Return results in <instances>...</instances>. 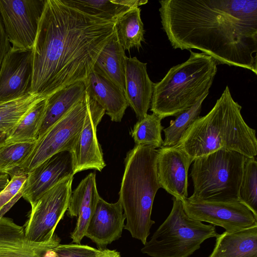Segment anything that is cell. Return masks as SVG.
Listing matches in <instances>:
<instances>
[{
  "label": "cell",
  "mask_w": 257,
  "mask_h": 257,
  "mask_svg": "<svg viewBox=\"0 0 257 257\" xmlns=\"http://www.w3.org/2000/svg\"><path fill=\"white\" fill-rule=\"evenodd\" d=\"M174 49L200 50L216 62L257 74V0L160 1Z\"/></svg>",
  "instance_id": "1"
},
{
  "label": "cell",
  "mask_w": 257,
  "mask_h": 257,
  "mask_svg": "<svg viewBox=\"0 0 257 257\" xmlns=\"http://www.w3.org/2000/svg\"><path fill=\"white\" fill-rule=\"evenodd\" d=\"M115 33L114 22L83 13L62 0H46L32 49L30 93L47 97L84 81Z\"/></svg>",
  "instance_id": "2"
},
{
  "label": "cell",
  "mask_w": 257,
  "mask_h": 257,
  "mask_svg": "<svg viewBox=\"0 0 257 257\" xmlns=\"http://www.w3.org/2000/svg\"><path fill=\"white\" fill-rule=\"evenodd\" d=\"M241 108L226 86L211 110L196 119L175 146L183 150L193 162L219 149L234 151L247 158L255 157V130L244 120Z\"/></svg>",
  "instance_id": "3"
},
{
  "label": "cell",
  "mask_w": 257,
  "mask_h": 257,
  "mask_svg": "<svg viewBox=\"0 0 257 257\" xmlns=\"http://www.w3.org/2000/svg\"><path fill=\"white\" fill-rule=\"evenodd\" d=\"M157 150L136 145L124 159L118 201L126 220L124 229L144 245L155 223L151 219L153 204L161 188L157 173Z\"/></svg>",
  "instance_id": "4"
},
{
  "label": "cell",
  "mask_w": 257,
  "mask_h": 257,
  "mask_svg": "<svg viewBox=\"0 0 257 257\" xmlns=\"http://www.w3.org/2000/svg\"><path fill=\"white\" fill-rule=\"evenodd\" d=\"M189 51L185 62L171 67L160 82L154 83L151 111L162 119L177 116L209 94L217 62L205 53Z\"/></svg>",
  "instance_id": "5"
},
{
  "label": "cell",
  "mask_w": 257,
  "mask_h": 257,
  "mask_svg": "<svg viewBox=\"0 0 257 257\" xmlns=\"http://www.w3.org/2000/svg\"><path fill=\"white\" fill-rule=\"evenodd\" d=\"M245 157L219 149L195 159L190 176L193 193L192 200L237 202Z\"/></svg>",
  "instance_id": "6"
},
{
  "label": "cell",
  "mask_w": 257,
  "mask_h": 257,
  "mask_svg": "<svg viewBox=\"0 0 257 257\" xmlns=\"http://www.w3.org/2000/svg\"><path fill=\"white\" fill-rule=\"evenodd\" d=\"M172 210L141 251L152 257H189L206 239L219 234L215 226L189 218L182 202L174 198Z\"/></svg>",
  "instance_id": "7"
},
{
  "label": "cell",
  "mask_w": 257,
  "mask_h": 257,
  "mask_svg": "<svg viewBox=\"0 0 257 257\" xmlns=\"http://www.w3.org/2000/svg\"><path fill=\"white\" fill-rule=\"evenodd\" d=\"M89 97L86 90L81 100L37 139L29 157L14 173L27 175L53 156L65 151L71 153L82 129Z\"/></svg>",
  "instance_id": "8"
},
{
  "label": "cell",
  "mask_w": 257,
  "mask_h": 257,
  "mask_svg": "<svg viewBox=\"0 0 257 257\" xmlns=\"http://www.w3.org/2000/svg\"><path fill=\"white\" fill-rule=\"evenodd\" d=\"M74 175L61 180L31 205L24 226L26 236L35 242L52 240L55 230L68 210Z\"/></svg>",
  "instance_id": "9"
},
{
  "label": "cell",
  "mask_w": 257,
  "mask_h": 257,
  "mask_svg": "<svg viewBox=\"0 0 257 257\" xmlns=\"http://www.w3.org/2000/svg\"><path fill=\"white\" fill-rule=\"evenodd\" d=\"M46 0H0V16L12 48L32 50Z\"/></svg>",
  "instance_id": "10"
},
{
  "label": "cell",
  "mask_w": 257,
  "mask_h": 257,
  "mask_svg": "<svg viewBox=\"0 0 257 257\" xmlns=\"http://www.w3.org/2000/svg\"><path fill=\"white\" fill-rule=\"evenodd\" d=\"M181 201L189 218L222 227L226 231L257 225V216L239 201H198L188 198Z\"/></svg>",
  "instance_id": "11"
},
{
  "label": "cell",
  "mask_w": 257,
  "mask_h": 257,
  "mask_svg": "<svg viewBox=\"0 0 257 257\" xmlns=\"http://www.w3.org/2000/svg\"><path fill=\"white\" fill-rule=\"evenodd\" d=\"M104 114L103 108L90 96L82 129L71 152L74 175L88 169L100 172L106 166L96 135L97 126Z\"/></svg>",
  "instance_id": "12"
},
{
  "label": "cell",
  "mask_w": 257,
  "mask_h": 257,
  "mask_svg": "<svg viewBox=\"0 0 257 257\" xmlns=\"http://www.w3.org/2000/svg\"><path fill=\"white\" fill-rule=\"evenodd\" d=\"M32 73V50L11 47L0 68V104L30 93Z\"/></svg>",
  "instance_id": "13"
},
{
  "label": "cell",
  "mask_w": 257,
  "mask_h": 257,
  "mask_svg": "<svg viewBox=\"0 0 257 257\" xmlns=\"http://www.w3.org/2000/svg\"><path fill=\"white\" fill-rule=\"evenodd\" d=\"M192 162L177 146L158 149L157 173L161 187L181 201L188 198V170Z\"/></svg>",
  "instance_id": "14"
},
{
  "label": "cell",
  "mask_w": 257,
  "mask_h": 257,
  "mask_svg": "<svg viewBox=\"0 0 257 257\" xmlns=\"http://www.w3.org/2000/svg\"><path fill=\"white\" fill-rule=\"evenodd\" d=\"M71 175H74L71 153H59L27 174L22 197L31 205L58 182Z\"/></svg>",
  "instance_id": "15"
},
{
  "label": "cell",
  "mask_w": 257,
  "mask_h": 257,
  "mask_svg": "<svg viewBox=\"0 0 257 257\" xmlns=\"http://www.w3.org/2000/svg\"><path fill=\"white\" fill-rule=\"evenodd\" d=\"M60 242L57 235L48 241H32L26 236L23 226L12 218H0V257H49Z\"/></svg>",
  "instance_id": "16"
},
{
  "label": "cell",
  "mask_w": 257,
  "mask_h": 257,
  "mask_svg": "<svg viewBox=\"0 0 257 257\" xmlns=\"http://www.w3.org/2000/svg\"><path fill=\"white\" fill-rule=\"evenodd\" d=\"M125 216L118 201L108 203L99 197L89 221L85 236L90 239L99 249L119 238L124 227Z\"/></svg>",
  "instance_id": "17"
},
{
  "label": "cell",
  "mask_w": 257,
  "mask_h": 257,
  "mask_svg": "<svg viewBox=\"0 0 257 257\" xmlns=\"http://www.w3.org/2000/svg\"><path fill=\"white\" fill-rule=\"evenodd\" d=\"M124 95L138 120L144 117L151 106L154 83L150 79L147 63L137 57H124Z\"/></svg>",
  "instance_id": "18"
},
{
  "label": "cell",
  "mask_w": 257,
  "mask_h": 257,
  "mask_svg": "<svg viewBox=\"0 0 257 257\" xmlns=\"http://www.w3.org/2000/svg\"><path fill=\"white\" fill-rule=\"evenodd\" d=\"M99 197L93 172L88 174L72 191L68 212L70 216L77 217L76 226L70 234L73 243L80 244L85 236Z\"/></svg>",
  "instance_id": "19"
},
{
  "label": "cell",
  "mask_w": 257,
  "mask_h": 257,
  "mask_svg": "<svg viewBox=\"0 0 257 257\" xmlns=\"http://www.w3.org/2000/svg\"><path fill=\"white\" fill-rule=\"evenodd\" d=\"M86 90L112 121L120 122L128 106L124 93L93 69L84 80Z\"/></svg>",
  "instance_id": "20"
},
{
  "label": "cell",
  "mask_w": 257,
  "mask_h": 257,
  "mask_svg": "<svg viewBox=\"0 0 257 257\" xmlns=\"http://www.w3.org/2000/svg\"><path fill=\"white\" fill-rule=\"evenodd\" d=\"M85 93L84 82L79 81L59 89L48 96L44 115L38 133V138L81 100Z\"/></svg>",
  "instance_id": "21"
},
{
  "label": "cell",
  "mask_w": 257,
  "mask_h": 257,
  "mask_svg": "<svg viewBox=\"0 0 257 257\" xmlns=\"http://www.w3.org/2000/svg\"><path fill=\"white\" fill-rule=\"evenodd\" d=\"M208 257H257V225L219 234Z\"/></svg>",
  "instance_id": "22"
},
{
  "label": "cell",
  "mask_w": 257,
  "mask_h": 257,
  "mask_svg": "<svg viewBox=\"0 0 257 257\" xmlns=\"http://www.w3.org/2000/svg\"><path fill=\"white\" fill-rule=\"evenodd\" d=\"M125 50L119 43L116 31L95 61L93 69L124 92Z\"/></svg>",
  "instance_id": "23"
},
{
  "label": "cell",
  "mask_w": 257,
  "mask_h": 257,
  "mask_svg": "<svg viewBox=\"0 0 257 257\" xmlns=\"http://www.w3.org/2000/svg\"><path fill=\"white\" fill-rule=\"evenodd\" d=\"M83 13L114 22L128 10L148 3L147 0H62Z\"/></svg>",
  "instance_id": "24"
},
{
  "label": "cell",
  "mask_w": 257,
  "mask_h": 257,
  "mask_svg": "<svg viewBox=\"0 0 257 257\" xmlns=\"http://www.w3.org/2000/svg\"><path fill=\"white\" fill-rule=\"evenodd\" d=\"M141 9L135 8L119 17L114 23L116 34L124 50L133 48L138 50L145 41L144 24L141 18Z\"/></svg>",
  "instance_id": "25"
},
{
  "label": "cell",
  "mask_w": 257,
  "mask_h": 257,
  "mask_svg": "<svg viewBox=\"0 0 257 257\" xmlns=\"http://www.w3.org/2000/svg\"><path fill=\"white\" fill-rule=\"evenodd\" d=\"M47 97L38 101L22 117L5 141L8 142H32L38 138L46 106Z\"/></svg>",
  "instance_id": "26"
},
{
  "label": "cell",
  "mask_w": 257,
  "mask_h": 257,
  "mask_svg": "<svg viewBox=\"0 0 257 257\" xmlns=\"http://www.w3.org/2000/svg\"><path fill=\"white\" fill-rule=\"evenodd\" d=\"M29 93L22 97L0 104V131L7 135L12 133L26 113L41 98Z\"/></svg>",
  "instance_id": "27"
},
{
  "label": "cell",
  "mask_w": 257,
  "mask_h": 257,
  "mask_svg": "<svg viewBox=\"0 0 257 257\" xmlns=\"http://www.w3.org/2000/svg\"><path fill=\"white\" fill-rule=\"evenodd\" d=\"M162 118L153 113L138 120L130 132L136 145L147 146L155 149L163 147Z\"/></svg>",
  "instance_id": "28"
},
{
  "label": "cell",
  "mask_w": 257,
  "mask_h": 257,
  "mask_svg": "<svg viewBox=\"0 0 257 257\" xmlns=\"http://www.w3.org/2000/svg\"><path fill=\"white\" fill-rule=\"evenodd\" d=\"M36 141H5L0 145V174L12 175L29 157L34 147Z\"/></svg>",
  "instance_id": "29"
},
{
  "label": "cell",
  "mask_w": 257,
  "mask_h": 257,
  "mask_svg": "<svg viewBox=\"0 0 257 257\" xmlns=\"http://www.w3.org/2000/svg\"><path fill=\"white\" fill-rule=\"evenodd\" d=\"M208 95L203 96L193 106L171 120L170 125L164 128L165 139L163 147H171L176 145L189 126L200 116L202 103Z\"/></svg>",
  "instance_id": "30"
},
{
  "label": "cell",
  "mask_w": 257,
  "mask_h": 257,
  "mask_svg": "<svg viewBox=\"0 0 257 257\" xmlns=\"http://www.w3.org/2000/svg\"><path fill=\"white\" fill-rule=\"evenodd\" d=\"M257 162L254 157H245L238 193L239 201L257 216Z\"/></svg>",
  "instance_id": "31"
},
{
  "label": "cell",
  "mask_w": 257,
  "mask_h": 257,
  "mask_svg": "<svg viewBox=\"0 0 257 257\" xmlns=\"http://www.w3.org/2000/svg\"><path fill=\"white\" fill-rule=\"evenodd\" d=\"M27 178V174L19 172H15L9 183L0 192V218L4 216L22 197V188Z\"/></svg>",
  "instance_id": "32"
},
{
  "label": "cell",
  "mask_w": 257,
  "mask_h": 257,
  "mask_svg": "<svg viewBox=\"0 0 257 257\" xmlns=\"http://www.w3.org/2000/svg\"><path fill=\"white\" fill-rule=\"evenodd\" d=\"M100 249L78 243L59 244L51 252L50 257H95Z\"/></svg>",
  "instance_id": "33"
},
{
  "label": "cell",
  "mask_w": 257,
  "mask_h": 257,
  "mask_svg": "<svg viewBox=\"0 0 257 257\" xmlns=\"http://www.w3.org/2000/svg\"><path fill=\"white\" fill-rule=\"evenodd\" d=\"M11 48L0 16V68L2 62Z\"/></svg>",
  "instance_id": "34"
},
{
  "label": "cell",
  "mask_w": 257,
  "mask_h": 257,
  "mask_svg": "<svg viewBox=\"0 0 257 257\" xmlns=\"http://www.w3.org/2000/svg\"><path fill=\"white\" fill-rule=\"evenodd\" d=\"M95 257H121L119 252L107 248L100 249Z\"/></svg>",
  "instance_id": "35"
},
{
  "label": "cell",
  "mask_w": 257,
  "mask_h": 257,
  "mask_svg": "<svg viewBox=\"0 0 257 257\" xmlns=\"http://www.w3.org/2000/svg\"><path fill=\"white\" fill-rule=\"evenodd\" d=\"M7 138V135L0 131V145L3 144Z\"/></svg>",
  "instance_id": "36"
}]
</instances>
